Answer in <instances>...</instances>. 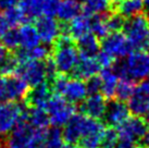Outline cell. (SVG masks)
I'll list each match as a JSON object with an SVG mask.
<instances>
[{"instance_id": "48", "label": "cell", "mask_w": 149, "mask_h": 148, "mask_svg": "<svg viewBox=\"0 0 149 148\" xmlns=\"http://www.w3.org/2000/svg\"><path fill=\"white\" fill-rule=\"evenodd\" d=\"M145 120H146V121H147V123L149 124V112H148V113H147V114H146V117H145Z\"/></svg>"}, {"instance_id": "28", "label": "cell", "mask_w": 149, "mask_h": 148, "mask_svg": "<svg viewBox=\"0 0 149 148\" xmlns=\"http://www.w3.org/2000/svg\"><path fill=\"white\" fill-rule=\"evenodd\" d=\"M3 15L8 22L10 27H17V25H23L26 23H29L27 17L21 10L19 6H13L10 8L6 9L3 12Z\"/></svg>"}, {"instance_id": "45", "label": "cell", "mask_w": 149, "mask_h": 148, "mask_svg": "<svg viewBox=\"0 0 149 148\" xmlns=\"http://www.w3.org/2000/svg\"><path fill=\"white\" fill-rule=\"evenodd\" d=\"M61 148H82V147H81V146H77L76 144H69V143H68V144L63 145Z\"/></svg>"}, {"instance_id": "39", "label": "cell", "mask_w": 149, "mask_h": 148, "mask_svg": "<svg viewBox=\"0 0 149 148\" xmlns=\"http://www.w3.org/2000/svg\"><path fill=\"white\" fill-rule=\"evenodd\" d=\"M0 103H9L8 76L0 75Z\"/></svg>"}, {"instance_id": "35", "label": "cell", "mask_w": 149, "mask_h": 148, "mask_svg": "<svg viewBox=\"0 0 149 148\" xmlns=\"http://www.w3.org/2000/svg\"><path fill=\"white\" fill-rule=\"evenodd\" d=\"M101 86H102V82H101L100 75L99 76L95 75L86 81V88L88 95L101 94Z\"/></svg>"}, {"instance_id": "12", "label": "cell", "mask_w": 149, "mask_h": 148, "mask_svg": "<svg viewBox=\"0 0 149 148\" xmlns=\"http://www.w3.org/2000/svg\"><path fill=\"white\" fill-rule=\"evenodd\" d=\"M35 26L38 31L42 41L46 45L54 44L56 39L61 35V23L54 17L42 15L36 20Z\"/></svg>"}, {"instance_id": "10", "label": "cell", "mask_w": 149, "mask_h": 148, "mask_svg": "<svg viewBox=\"0 0 149 148\" xmlns=\"http://www.w3.org/2000/svg\"><path fill=\"white\" fill-rule=\"evenodd\" d=\"M104 130L106 128L100 120L93 119L86 115L83 136L79 142V146L82 148H98L101 145Z\"/></svg>"}, {"instance_id": "1", "label": "cell", "mask_w": 149, "mask_h": 148, "mask_svg": "<svg viewBox=\"0 0 149 148\" xmlns=\"http://www.w3.org/2000/svg\"><path fill=\"white\" fill-rule=\"evenodd\" d=\"M54 59L59 74L68 75L72 73L79 60V52L76 43L70 35H60L52 44Z\"/></svg>"}, {"instance_id": "30", "label": "cell", "mask_w": 149, "mask_h": 148, "mask_svg": "<svg viewBox=\"0 0 149 148\" xmlns=\"http://www.w3.org/2000/svg\"><path fill=\"white\" fill-rule=\"evenodd\" d=\"M1 45L4 46L9 51H15L21 47L20 29L17 27H10L1 39Z\"/></svg>"}, {"instance_id": "29", "label": "cell", "mask_w": 149, "mask_h": 148, "mask_svg": "<svg viewBox=\"0 0 149 148\" xmlns=\"http://www.w3.org/2000/svg\"><path fill=\"white\" fill-rule=\"evenodd\" d=\"M135 82L130 78H122L118 83L114 98L121 101H127L135 91Z\"/></svg>"}, {"instance_id": "2", "label": "cell", "mask_w": 149, "mask_h": 148, "mask_svg": "<svg viewBox=\"0 0 149 148\" xmlns=\"http://www.w3.org/2000/svg\"><path fill=\"white\" fill-rule=\"evenodd\" d=\"M125 35L132 43L135 50H149V15L143 12L126 19L124 25Z\"/></svg>"}, {"instance_id": "33", "label": "cell", "mask_w": 149, "mask_h": 148, "mask_svg": "<svg viewBox=\"0 0 149 148\" xmlns=\"http://www.w3.org/2000/svg\"><path fill=\"white\" fill-rule=\"evenodd\" d=\"M125 22H126V19L123 15H121L120 13H111L107 20L108 29L112 33L121 32L124 29Z\"/></svg>"}, {"instance_id": "27", "label": "cell", "mask_w": 149, "mask_h": 148, "mask_svg": "<svg viewBox=\"0 0 149 148\" xmlns=\"http://www.w3.org/2000/svg\"><path fill=\"white\" fill-rule=\"evenodd\" d=\"M83 12L88 15L111 11V0H83Z\"/></svg>"}, {"instance_id": "42", "label": "cell", "mask_w": 149, "mask_h": 148, "mask_svg": "<svg viewBox=\"0 0 149 148\" xmlns=\"http://www.w3.org/2000/svg\"><path fill=\"white\" fill-rule=\"evenodd\" d=\"M21 0H0V9L6 10V9L13 7V6H17L20 3Z\"/></svg>"}, {"instance_id": "23", "label": "cell", "mask_w": 149, "mask_h": 148, "mask_svg": "<svg viewBox=\"0 0 149 148\" xmlns=\"http://www.w3.org/2000/svg\"><path fill=\"white\" fill-rule=\"evenodd\" d=\"M20 38H21V47L23 49L29 50L37 47L40 43V36L38 34V31L35 25L31 23L21 25L20 27Z\"/></svg>"}, {"instance_id": "5", "label": "cell", "mask_w": 149, "mask_h": 148, "mask_svg": "<svg viewBox=\"0 0 149 148\" xmlns=\"http://www.w3.org/2000/svg\"><path fill=\"white\" fill-rule=\"evenodd\" d=\"M27 106L17 101H9L0 105V135H8L20 122Z\"/></svg>"}, {"instance_id": "31", "label": "cell", "mask_w": 149, "mask_h": 148, "mask_svg": "<svg viewBox=\"0 0 149 148\" xmlns=\"http://www.w3.org/2000/svg\"><path fill=\"white\" fill-rule=\"evenodd\" d=\"M63 140V132L57 126H52L46 131L45 148H61Z\"/></svg>"}, {"instance_id": "41", "label": "cell", "mask_w": 149, "mask_h": 148, "mask_svg": "<svg viewBox=\"0 0 149 148\" xmlns=\"http://www.w3.org/2000/svg\"><path fill=\"white\" fill-rule=\"evenodd\" d=\"M114 148H139V146H137V144L136 143H134V142L120 140H119V143L116 144V146Z\"/></svg>"}, {"instance_id": "9", "label": "cell", "mask_w": 149, "mask_h": 148, "mask_svg": "<svg viewBox=\"0 0 149 148\" xmlns=\"http://www.w3.org/2000/svg\"><path fill=\"white\" fill-rule=\"evenodd\" d=\"M34 132L35 128L27 121V118H22L17 126L8 134L4 148H27Z\"/></svg>"}, {"instance_id": "36", "label": "cell", "mask_w": 149, "mask_h": 148, "mask_svg": "<svg viewBox=\"0 0 149 148\" xmlns=\"http://www.w3.org/2000/svg\"><path fill=\"white\" fill-rule=\"evenodd\" d=\"M96 59H97V61L102 69H111L113 63L116 62V58L112 57L111 54H109L104 50L99 51V54H97Z\"/></svg>"}, {"instance_id": "3", "label": "cell", "mask_w": 149, "mask_h": 148, "mask_svg": "<svg viewBox=\"0 0 149 148\" xmlns=\"http://www.w3.org/2000/svg\"><path fill=\"white\" fill-rule=\"evenodd\" d=\"M46 110L49 114L50 123L52 124V126L57 128L65 125L75 114L74 105L69 103L63 96L56 93L51 95L48 100Z\"/></svg>"}, {"instance_id": "24", "label": "cell", "mask_w": 149, "mask_h": 148, "mask_svg": "<svg viewBox=\"0 0 149 148\" xmlns=\"http://www.w3.org/2000/svg\"><path fill=\"white\" fill-rule=\"evenodd\" d=\"M100 77H101V82H102L101 95L107 100L113 99L116 97V91L118 83H119L118 81L119 77L112 71V69H104L100 72Z\"/></svg>"}, {"instance_id": "49", "label": "cell", "mask_w": 149, "mask_h": 148, "mask_svg": "<svg viewBox=\"0 0 149 148\" xmlns=\"http://www.w3.org/2000/svg\"><path fill=\"white\" fill-rule=\"evenodd\" d=\"M0 148H4L3 145H2V143H1V142H0Z\"/></svg>"}, {"instance_id": "20", "label": "cell", "mask_w": 149, "mask_h": 148, "mask_svg": "<svg viewBox=\"0 0 149 148\" xmlns=\"http://www.w3.org/2000/svg\"><path fill=\"white\" fill-rule=\"evenodd\" d=\"M83 13V4L79 0H61L56 17L59 22L69 23Z\"/></svg>"}, {"instance_id": "47", "label": "cell", "mask_w": 149, "mask_h": 148, "mask_svg": "<svg viewBox=\"0 0 149 148\" xmlns=\"http://www.w3.org/2000/svg\"><path fill=\"white\" fill-rule=\"evenodd\" d=\"M143 83L145 84V86L149 89V78H147V80H145V81H143Z\"/></svg>"}, {"instance_id": "11", "label": "cell", "mask_w": 149, "mask_h": 148, "mask_svg": "<svg viewBox=\"0 0 149 148\" xmlns=\"http://www.w3.org/2000/svg\"><path fill=\"white\" fill-rule=\"evenodd\" d=\"M130 108L124 101L118 100L116 98L110 99L108 101L104 120L108 126L118 128L130 118Z\"/></svg>"}, {"instance_id": "18", "label": "cell", "mask_w": 149, "mask_h": 148, "mask_svg": "<svg viewBox=\"0 0 149 148\" xmlns=\"http://www.w3.org/2000/svg\"><path fill=\"white\" fill-rule=\"evenodd\" d=\"M86 115L83 113H76L74 114L68 123L64 125L63 130V138L69 144H77L84 132Z\"/></svg>"}, {"instance_id": "44", "label": "cell", "mask_w": 149, "mask_h": 148, "mask_svg": "<svg viewBox=\"0 0 149 148\" xmlns=\"http://www.w3.org/2000/svg\"><path fill=\"white\" fill-rule=\"evenodd\" d=\"M139 148H149V130L147 131L146 135L141 140V147Z\"/></svg>"}, {"instance_id": "50", "label": "cell", "mask_w": 149, "mask_h": 148, "mask_svg": "<svg viewBox=\"0 0 149 148\" xmlns=\"http://www.w3.org/2000/svg\"><path fill=\"white\" fill-rule=\"evenodd\" d=\"M112 2H118V1H120V0H111Z\"/></svg>"}, {"instance_id": "15", "label": "cell", "mask_w": 149, "mask_h": 148, "mask_svg": "<svg viewBox=\"0 0 149 148\" xmlns=\"http://www.w3.org/2000/svg\"><path fill=\"white\" fill-rule=\"evenodd\" d=\"M52 88L49 83L44 82L35 87L29 88L23 103L29 108H44L46 109L47 103L51 97Z\"/></svg>"}, {"instance_id": "34", "label": "cell", "mask_w": 149, "mask_h": 148, "mask_svg": "<svg viewBox=\"0 0 149 148\" xmlns=\"http://www.w3.org/2000/svg\"><path fill=\"white\" fill-rule=\"evenodd\" d=\"M46 128H35V132L29 142L27 148H45Z\"/></svg>"}, {"instance_id": "4", "label": "cell", "mask_w": 149, "mask_h": 148, "mask_svg": "<svg viewBox=\"0 0 149 148\" xmlns=\"http://www.w3.org/2000/svg\"><path fill=\"white\" fill-rule=\"evenodd\" d=\"M101 49L111 54L112 57L122 59L128 57L130 54L135 51L134 46L128 40L126 35L121 32H114L109 34L107 37L100 40Z\"/></svg>"}, {"instance_id": "14", "label": "cell", "mask_w": 149, "mask_h": 148, "mask_svg": "<svg viewBox=\"0 0 149 148\" xmlns=\"http://www.w3.org/2000/svg\"><path fill=\"white\" fill-rule=\"evenodd\" d=\"M108 101L101 94L89 95L83 103H81V112L84 115L96 120L104 119L107 110Z\"/></svg>"}, {"instance_id": "25", "label": "cell", "mask_w": 149, "mask_h": 148, "mask_svg": "<svg viewBox=\"0 0 149 148\" xmlns=\"http://www.w3.org/2000/svg\"><path fill=\"white\" fill-rule=\"evenodd\" d=\"M29 22L44 15V0H21L17 4Z\"/></svg>"}, {"instance_id": "16", "label": "cell", "mask_w": 149, "mask_h": 148, "mask_svg": "<svg viewBox=\"0 0 149 148\" xmlns=\"http://www.w3.org/2000/svg\"><path fill=\"white\" fill-rule=\"evenodd\" d=\"M87 94L88 93H87L86 83H84V81L79 78L69 77L62 93L60 95L63 96L72 105H77L82 103L86 99Z\"/></svg>"}, {"instance_id": "8", "label": "cell", "mask_w": 149, "mask_h": 148, "mask_svg": "<svg viewBox=\"0 0 149 148\" xmlns=\"http://www.w3.org/2000/svg\"><path fill=\"white\" fill-rule=\"evenodd\" d=\"M120 140L130 142H141L149 130V124L143 117H130L124 123L116 128Z\"/></svg>"}, {"instance_id": "38", "label": "cell", "mask_w": 149, "mask_h": 148, "mask_svg": "<svg viewBox=\"0 0 149 148\" xmlns=\"http://www.w3.org/2000/svg\"><path fill=\"white\" fill-rule=\"evenodd\" d=\"M61 0H44V15L54 17L57 14Z\"/></svg>"}, {"instance_id": "22", "label": "cell", "mask_w": 149, "mask_h": 148, "mask_svg": "<svg viewBox=\"0 0 149 148\" xmlns=\"http://www.w3.org/2000/svg\"><path fill=\"white\" fill-rule=\"evenodd\" d=\"M91 15L86 13H82L79 17L68 23V35H70L73 39H79L91 32Z\"/></svg>"}, {"instance_id": "26", "label": "cell", "mask_w": 149, "mask_h": 148, "mask_svg": "<svg viewBox=\"0 0 149 148\" xmlns=\"http://www.w3.org/2000/svg\"><path fill=\"white\" fill-rule=\"evenodd\" d=\"M27 120L35 128H47L50 124L49 114L44 108H29Z\"/></svg>"}, {"instance_id": "7", "label": "cell", "mask_w": 149, "mask_h": 148, "mask_svg": "<svg viewBox=\"0 0 149 148\" xmlns=\"http://www.w3.org/2000/svg\"><path fill=\"white\" fill-rule=\"evenodd\" d=\"M14 75L23 78L29 85V87H35L47 82L45 61H25L19 63Z\"/></svg>"}, {"instance_id": "37", "label": "cell", "mask_w": 149, "mask_h": 148, "mask_svg": "<svg viewBox=\"0 0 149 148\" xmlns=\"http://www.w3.org/2000/svg\"><path fill=\"white\" fill-rule=\"evenodd\" d=\"M112 71L116 74V76L122 80V78H128L127 76V68H126V60L118 59L112 66Z\"/></svg>"}, {"instance_id": "40", "label": "cell", "mask_w": 149, "mask_h": 148, "mask_svg": "<svg viewBox=\"0 0 149 148\" xmlns=\"http://www.w3.org/2000/svg\"><path fill=\"white\" fill-rule=\"evenodd\" d=\"M9 24L7 20H6V17H4L3 13H0V41L2 39V37L3 35L6 34V32L9 29Z\"/></svg>"}, {"instance_id": "6", "label": "cell", "mask_w": 149, "mask_h": 148, "mask_svg": "<svg viewBox=\"0 0 149 148\" xmlns=\"http://www.w3.org/2000/svg\"><path fill=\"white\" fill-rule=\"evenodd\" d=\"M127 76L134 82L149 78V51L135 50L126 59Z\"/></svg>"}, {"instance_id": "21", "label": "cell", "mask_w": 149, "mask_h": 148, "mask_svg": "<svg viewBox=\"0 0 149 148\" xmlns=\"http://www.w3.org/2000/svg\"><path fill=\"white\" fill-rule=\"evenodd\" d=\"M76 47L79 49V56L84 57H97L101 48L99 38L93 33H88L76 39Z\"/></svg>"}, {"instance_id": "13", "label": "cell", "mask_w": 149, "mask_h": 148, "mask_svg": "<svg viewBox=\"0 0 149 148\" xmlns=\"http://www.w3.org/2000/svg\"><path fill=\"white\" fill-rule=\"evenodd\" d=\"M127 106L131 113L136 117L145 118L149 112V89L143 82L136 86L131 98L127 100Z\"/></svg>"}, {"instance_id": "46", "label": "cell", "mask_w": 149, "mask_h": 148, "mask_svg": "<svg viewBox=\"0 0 149 148\" xmlns=\"http://www.w3.org/2000/svg\"><path fill=\"white\" fill-rule=\"evenodd\" d=\"M144 8H145V13L149 15V0H144Z\"/></svg>"}, {"instance_id": "17", "label": "cell", "mask_w": 149, "mask_h": 148, "mask_svg": "<svg viewBox=\"0 0 149 148\" xmlns=\"http://www.w3.org/2000/svg\"><path fill=\"white\" fill-rule=\"evenodd\" d=\"M100 69H101V66L98 63L96 57L79 56V62L71 74H72V77L79 78L82 81H87L88 78L97 75Z\"/></svg>"}, {"instance_id": "32", "label": "cell", "mask_w": 149, "mask_h": 148, "mask_svg": "<svg viewBox=\"0 0 149 148\" xmlns=\"http://www.w3.org/2000/svg\"><path fill=\"white\" fill-rule=\"evenodd\" d=\"M120 140V136L118 130L109 126L104 130L102 140H101V148H114Z\"/></svg>"}, {"instance_id": "43", "label": "cell", "mask_w": 149, "mask_h": 148, "mask_svg": "<svg viewBox=\"0 0 149 148\" xmlns=\"http://www.w3.org/2000/svg\"><path fill=\"white\" fill-rule=\"evenodd\" d=\"M10 52H11V51H9L4 46H2L0 44V69H1L2 64L4 63V61L7 60V58L9 57Z\"/></svg>"}, {"instance_id": "19", "label": "cell", "mask_w": 149, "mask_h": 148, "mask_svg": "<svg viewBox=\"0 0 149 148\" xmlns=\"http://www.w3.org/2000/svg\"><path fill=\"white\" fill-rule=\"evenodd\" d=\"M144 9V0H120L118 2L111 1V12L120 13L125 19L145 12Z\"/></svg>"}]
</instances>
